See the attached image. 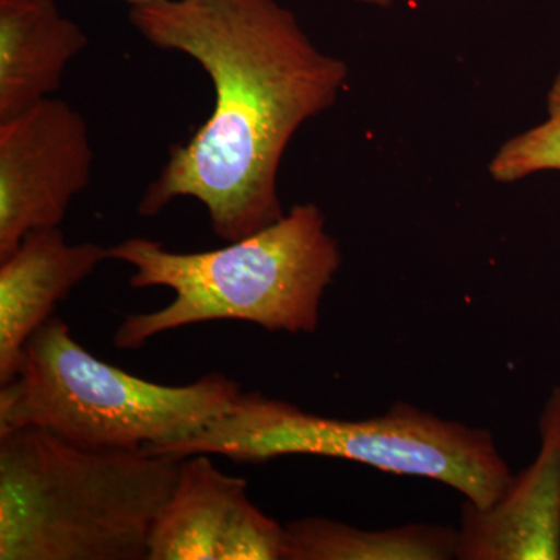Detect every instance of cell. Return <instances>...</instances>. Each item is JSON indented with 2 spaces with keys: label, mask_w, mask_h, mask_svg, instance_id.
Listing matches in <instances>:
<instances>
[{
  "label": "cell",
  "mask_w": 560,
  "mask_h": 560,
  "mask_svg": "<svg viewBox=\"0 0 560 560\" xmlns=\"http://www.w3.org/2000/svg\"><path fill=\"white\" fill-rule=\"evenodd\" d=\"M130 22L151 46L198 62L215 94L208 119L143 191L139 215L194 198L224 242L282 219L283 154L338 101L348 65L319 50L278 0H153L131 5Z\"/></svg>",
  "instance_id": "obj_1"
},
{
  "label": "cell",
  "mask_w": 560,
  "mask_h": 560,
  "mask_svg": "<svg viewBox=\"0 0 560 560\" xmlns=\"http://www.w3.org/2000/svg\"><path fill=\"white\" fill-rule=\"evenodd\" d=\"M183 459L90 448L43 429L0 436V560H147Z\"/></svg>",
  "instance_id": "obj_2"
},
{
  "label": "cell",
  "mask_w": 560,
  "mask_h": 560,
  "mask_svg": "<svg viewBox=\"0 0 560 560\" xmlns=\"http://www.w3.org/2000/svg\"><path fill=\"white\" fill-rule=\"evenodd\" d=\"M130 265L132 289L164 287L175 298L156 312L127 316L114 346L139 349L151 338L209 320H245L268 331L315 334L320 304L341 267L338 242L313 202L226 246L176 253L150 238L131 237L108 248Z\"/></svg>",
  "instance_id": "obj_3"
},
{
  "label": "cell",
  "mask_w": 560,
  "mask_h": 560,
  "mask_svg": "<svg viewBox=\"0 0 560 560\" xmlns=\"http://www.w3.org/2000/svg\"><path fill=\"white\" fill-rule=\"evenodd\" d=\"M143 451L179 459L220 455L253 464L291 455L353 460L386 474L441 482L477 508L495 503L514 475L492 431L411 404L393 405L374 418L338 419L260 393H242L226 415L187 440Z\"/></svg>",
  "instance_id": "obj_4"
},
{
  "label": "cell",
  "mask_w": 560,
  "mask_h": 560,
  "mask_svg": "<svg viewBox=\"0 0 560 560\" xmlns=\"http://www.w3.org/2000/svg\"><path fill=\"white\" fill-rule=\"evenodd\" d=\"M242 393L219 372L183 386L136 377L92 355L54 316L0 389V436L35 427L81 447L142 451L200 433Z\"/></svg>",
  "instance_id": "obj_5"
},
{
  "label": "cell",
  "mask_w": 560,
  "mask_h": 560,
  "mask_svg": "<svg viewBox=\"0 0 560 560\" xmlns=\"http://www.w3.org/2000/svg\"><path fill=\"white\" fill-rule=\"evenodd\" d=\"M94 156L86 119L60 98L0 120V259L32 232L60 228Z\"/></svg>",
  "instance_id": "obj_6"
},
{
  "label": "cell",
  "mask_w": 560,
  "mask_h": 560,
  "mask_svg": "<svg viewBox=\"0 0 560 560\" xmlns=\"http://www.w3.org/2000/svg\"><path fill=\"white\" fill-rule=\"evenodd\" d=\"M283 559L285 526L249 500L248 481L221 471L210 455L183 458L147 560Z\"/></svg>",
  "instance_id": "obj_7"
},
{
  "label": "cell",
  "mask_w": 560,
  "mask_h": 560,
  "mask_svg": "<svg viewBox=\"0 0 560 560\" xmlns=\"http://www.w3.org/2000/svg\"><path fill=\"white\" fill-rule=\"evenodd\" d=\"M536 458L495 503L464 501L456 559L560 560V383L545 401Z\"/></svg>",
  "instance_id": "obj_8"
},
{
  "label": "cell",
  "mask_w": 560,
  "mask_h": 560,
  "mask_svg": "<svg viewBox=\"0 0 560 560\" xmlns=\"http://www.w3.org/2000/svg\"><path fill=\"white\" fill-rule=\"evenodd\" d=\"M109 259L97 243H69L60 228L32 232L0 259V383L20 371L28 340L57 305Z\"/></svg>",
  "instance_id": "obj_9"
},
{
  "label": "cell",
  "mask_w": 560,
  "mask_h": 560,
  "mask_svg": "<svg viewBox=\"0 0 560 560\" xmlns=\"http://www.w3.org/2000/svg\"><path fill=\"white\" fill-rule=\"evenodd\" d=\"M88 44L57 0H0V120L54 97Z\"/></svg>",
  "instance_id": "obj_10"
},
{
  "label": "cell",
  "mask_w": 560,
  "mask_h": 560,
  "mask_svg": "<svg viewBox=\"0 0 560 560\" xmlns=\"http://www.w3.org/2000/svg\"><path fill=\"white\" fill-rule=\"evenodd\" d=\"M458 528L408 523L388 529H360L324 517L285 525L283 560L456 559Z\"/></svg>",
  "instance_id": "obj_11"
},
{
  "label": "cell",
  "mask_w": 560,
  "mask_h": 560,
  "mask_svg": "<svg viewBox=\"0 0 560 560\" xmlns=\"http://www.w3.org/2000/svg\"><path fill=\"white\" fill-rule=\"evenodd\" d=\"M548 117L504 142L489 164L497 183H515L540 172H560V70L547 98Z\"/></svg>",
  "instance_id": "obj_12"
},
{
  "label": "cell",
  "mask_w": 560,
  "mask_h": 560,
  "mask_svg": "<svg viewBox=\"0 0 560 560\" xmlns=\"http://www.w3.org/2000/svg\"><path fill=\"white\" fill-rule=\"evenodd\" d=\"M355 2L366 3V5L389 7L393 0H355Z\"/></svg>",
  "instance_id": "obj_13"
},
{
  "label": "cell",
  "mask_w": 560,
  "mask_h": 560,
  "mask_svg": "<svg viewBox=\"0 0 560 560\" xmlns=\"http://www.w3.org/2000/svg\"><path fill=\"white\" fill-rule=\"evenodd\" d=\"M125 2L130 3L131 5H139V3L153 2V0H125Z\"/></svg>",
  "instance_id": "obj_14"
}]
</instances>
